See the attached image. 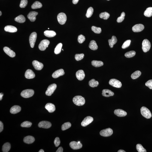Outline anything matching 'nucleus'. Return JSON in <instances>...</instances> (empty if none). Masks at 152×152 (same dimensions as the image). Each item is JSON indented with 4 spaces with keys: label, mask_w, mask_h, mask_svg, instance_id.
<instances>
[{
    "label": "nucleus",
    "mask_w": 152,
    "mask_h": 152,
    "mask_svg": "<svg viewBox=\"0 0 152 152\" xmlns=\"http://www.w3.org/2000/svg\"><path fill=\"white\" fill-rule=\"evenodd\" d=\"M73 101L74 103L78 106H81L84 105L85 103V98L81 96H76L73 98Z\"/></svg>",
    "instance_id": "nucleus-1"
},
{
    "label": "nucleus",
    "mask_w": 152,
    "mask_h": 152,
    "mask_svg": "<svg viewBox=\"0 0 152 152\" xmlns=\"http://www.w3.org/2000/svg\"><path fill=\"white\" fill-rule=\"evenodd\" d=\"M141 112L143 116L147 119H150L152 116L151 112L146 107H141Z\"/></svg>",
    "instance_id": "nucleus-2"
},
{
    "label": "nucleus",
    "mask_w": 152,
    "mask_h": 152,
    "mask_svg": "<svg viewBox=\"0 0 152 152\" xmlns=\"http://www.w3.org/2000/svg\"><path fill=\"white\" fill-rule=\"evenodd\" d=\"M34 94V91L32 89H26L22 92L21 95L24 98H28L32 97Z\"/></svg>",
    "instance_id": "nucleus-3"
},
{
    "label": "nucleus",
    "mask_w": 152,
    "mask_h": 152,
    "mask_svg": "<svg viewBox=\"0 0 152 152\" xmlns=\"http://www.w3.org/2000/svg\"><path fill=\"white\" fill-rule=\"evenodd\" d=\"M151 45L149 41L147 39L143 40L142 44V50L144 53L149 51L151 47Z\"/></svg>",
    "instance_id": "nucleus-4"
},
{
    "label": "nucleus",
    "mask_w": 152,
    "mask_h": 152,
    "mask_svg": "<svg viewBox=\"0 0 152 152\" xmlns=\"http://www.w3.org/2000/svg\"><path fill=\"white\" fill-rule=\"evenodd\" d=\"M57 19L58 22L61 25L65 24L67 19L66 15L65 13H59L57 16Z\"/></svg>",
    "instance_id": "nucleus-5"
},
{
    "label": "nucleus",
    "mask_w": 152,
    "mask_h": 152,
    "mask_svg": "<svg viewBox=\"0 0 152 152\" xmlns=\"http://www.w3.org/2000/svg\"><path fill=\"white\" fill-rule=\"evenodd\" d=\"M50 41L47 40H44L42 41L39 45V48L40 50L44 51L48 47Z\"/></svg>",
    "instance_id": "nucleus-6"
},
{
    "label": "nucleus",
    "mask_w": 152,
    "mask_h": 152,
    "mask_svg": "<svg viewBox=\"0 0 152 152\" xmlns=\"http://www.w3.org/2000/svg\"><path fill=\"white\" fill-rule=\"evenodd\" d=\"M56 85L55 83L50 85L47 88V90L46 92V95L49 96H51L56 90Z\"/></svg>",
    "instance_id": "nucleus-7"
},
{
    "label": "nucleus",
    "mask_w": 152,
    "mask_h": 152,
    "mask_svg": "<svg viewBox=\"0 0 152 152\" xmlns=\"http://www.w3.org/2000/svg\"><path fill=\"white\" fill-rule=\"evenodd\" d=\"M113 133L112 129L110 128L101 130L100 132V134L101 136L105 137L111 136L112 134Z\"/></svg>",
    "instance_id": "nucleus-8"
},
{
    "label": "nucleus",
    "mask_w": 152,
    "mask_h": 152,
    "mask_svg": "<svg viewBox=\"0 0 152 152\" xmlns=\"http://www.w3.org/2000/svg\"><path fill=\"white\" fill-rule=\"evenodd\" d=\"M37 35L36 32H34L32 33L30 36L29 41L31 48H33L35 46L36 40Z\"/></svg>",
    "instance_id": "nucleus-9"
},
{
    "label": "nucleus",
    "mask_w": 152,
    "mask_h": 152,
    "mask_svg": "<svg viewBox=\"0 0 152 152\" xmlns=\"http://www.w3.org/2000/svg\"><path fill=\"white\" fill-rule=\"evenodd\" d=\"M109 83L110 85L117 88H120L122 85L121 82L116 79H111L110 80Z\"/></svg>",
    "instance_id": "nucleus-10"
},
{
    "label": "nucleus",
    "mask_w": 152,
    "mask_h": 152,
    "mask_svg": "<svg viewBox=\"0 0 152 152\" xmlns=\"http://www.w3.org/2000/svg\"><path fill=\"white\" fill-rule=\"evenodd\" d=\"M70 146L72 148L73 150H77L81 148L82 147V145L81 143L73 141L70 143Z\"/></svg>",
    "instance_id": "nucleus-11"
},
{
    "label": "nucleus",
    "mask_w": 152,
    "mask_h": 152,
    "mask_svg": "<svg viewBox=\"0 0 152 152\" xmlns=\"http://www.w3.org/2000/svg\"><path fill=\"white\" fill-rule=\"evenodd\" d=\"M93 118L91 117L90 116L86 117L84 118V120L81 122V125L83 127L86 126L91 123L93 121Z\"/></svg>",
    "instance_id": "nucleus-12"
},
{
    "label": "nucleus",
    "mask_w": 152,
    "mask_h": 152,
    "mask_svg": "<svg viewBox=\"0 0 152 152\" xmlns=\"http://www.w3.org/2000/svg\"><path fill=\"white\" fill-rule=\"evenodd\" d=\"M51 125V124L50 122L46 121H41L40 122L38 125L39 127L45 129H49Z\"/></svg>",
    "instance_id": "nucleus-13"
},
{
    "label": "nucleus",
    "mask_w": 152,
    "mask_h": 152,
    "mask_svg": "<svg viewBox=\"0 0 152 152\" xmlns=\"http://www.w3.org/2000/svg\"><path fill=\"white\" fill-rule=\"evenodd\" d=\"M32 64L34 68L37 70H41L44 67V65L42 63L36 60L33 61Z\"/></svg>",
    "instance_id": "nucleus-14"
},
{
    "label": "nucleus",
    "mask_w": 152,
    "mask_h": 152,
    "mask_svg": "<svg viewBox=\"0 0 152 152\" xmlns=\"http://www.w3.org/2000/svg\"><path fill=\"white\" fill-rule=\"evenodd\" d=\"M144 28L143 25L139 24L134 25L132 28V30L134 32H139L142 31Z\"/></svg>",
    "instance_id": "nucleus-15"
},
{
    "label": "nucleus",
    "mask_w": 152,
    "mask_h": 152,
    "mask_svg": "<svg viewBox=\"0 0 152 152\" xmlns=\"http://www.w3.org/2000/svg\"><path fill=\"white\" fill-rule=\"evenodd\" d=\"M65 73L64 70L62 69H61L55 71L52 74V76L53 78H56L60 76L63 75Z\"/></svg>",
    "instance_id": "nucleus-16"
},
{
    "label": "nucleus",
    "mask_w": 152,
    "mask_h": 152,
    "mask_svg": "<svg viewBox=\"0 0 152 152\" xmlns=\"http://www.w3.org/2000/svg\"><path fill=\"white\" fill-rule=\"evenodd\" d=\"M38 14V13L36 12H31L28 15V18L31 22H35L36 19V16Z\"/></svg>",
    "instance_id": "nucleus-17"
},
{
    "label": "nucleus",
    "mask_w": 152,
    "mask_h": 152,
    "mask_svg": "<svg viewBox=\"0 0 152 152\" xmlns=\"http://www.w3.org/2000/svg\"><path fill=\"white\" fill-rule=\"evenodd\" d=\"M25 78L28 79L34 78L35 76V74L33 71L31 69L27 70L25 74Z\"/></svg>",
    "instance_id": "nucleus-18"
},
{
    "label": "nucleus",
    "mask_w": 152,
    "mask_h": 152,
    "mask_svg": "<svg viewBox=\"0 0 152 152\" xmlns=\"http://www.w3.org/2000/svg\"><path fill=\"white\" fill-rule=\"evenodd\" d=\"M3 50L6 54L8 55L10 57L13 58L15 57L16 56L15 53L13 51L10 49L9 47H4Z\"/></svg>",
    "instance_id": "nucleus-19"
},
{
    "label": "nucleus",
    "mask_w": 152,
    "mask_h": 152,
    "mask_svg": "<svg viewBox=\"0 0 152 152\" xmlns=\"http://www.w3.org/2000/svg\"><path fill=\"white\" fill-rule=\"evenodd\" d=\"M76 76L77 79L80 81H81L84 79L85 74L84 71L83 70H80L77 72L76 73Z\"/></svg>",
    "instance_id": "nucleus-20"
},
{
    "label": "nucleus",
    "mask_w": 152,
    "mask_h": 152,
    "mask_svg": "<svg viewBox=\"0 0 152 152\" xmlns=\"http://www.w3.org/2000/svg\"><path fill=\"white\" fill-rule=\"evenodd\" d=\"M114 114L117 116L119 117H123L126 116L127 113L125 111L122 109H118L115 110Z\"/></svg>",
    "instance_id": "nucleus-21"
},
{
    "label": "nucleus",
    "mask_w": 152,
    "mask_h": 152,
    "mask_svg": "<svg viewBox=\"0 0 152 152\" xmlns=\"http://www.w3.org/2000/svg\"><path fill=\"white\" fill-rule=\"evenodd\" d=\"M45 108L50 113L54 112L56 110L55 107L53 104L47 103L45 106Z\"/></svg>",
    "instance_id": "nucleus-22"
},
{
    "label": "nucleus",
    "mask_w": 152,
    "mask_h": 152,
    "mask_svg": "<svg viewBox=\"0 0 152 152\" xmlns=\"http://www.w3.org/2000/svg\"><path fill=\"white\" fill-rule=\"evenodd\" d=\"M21 110V107L18 105H14L12 107L10 110V113L13 114H15L18 113Z\"/></svg>",
    "instance_id": "nucleus-23"
},
{
    "label": "nucleus",
    "mask_w": 152,
    "mask_h": 152,
    "mask_svg": "<svg viewBox=\"0 0 152 152\" xmlns=\"http://www.w3.org/2000/svg\"><path fill=\"white\" fill-rule=\"evenodd\" d=\"M4 30L6 32L13 33L17 32V29L14 26L11 25H7L4 28Z\"/></svg>",
    "instance_id": "nucleus-24"
},
{
    "label": "nucleus",
    "mask_w": 152,
    "mask_h": 152,
    "mask_svg": "<svg viewBox=\"0 0 152 152\" xmlns=\"http://www.w3.org/2000/svg\"><path fill=\"white\" fill-rule=\"evenodd\" d=\"M102 95L104 97H108L114 96V93L109 89H104L102 90Z\"/></svg>",
    "instance_id": "nucleus-25"
},
{
    "label": "nucleus",
    "mask_w": 152,
    "mask_h": 152,
    "mask_svg": "<svg viewBox=\"0 0 152 152\" xmlns=\"http://www.w3.org/2000/svg\"><path fill=\"white\" fill-rule=\"evenodd\" d=\"M34 137L31 136H27L24 138L23 141L25 143L27 144H31L33 143L35 141Z\"/></svg>",
    "instance_id": "nucleus-26"
},
{
    "label": "nucleus",
    "mask_w": 152,
    "mask_h": 152,
    "mask_svg": "<svg viewBox=\"0 0 152 152\" xmlns=\"http://www.w3.org/2000/svg\"><path fill=\"white\" fill-rule=\"evenodd\" d=\"M44 34L46 36L49 38L54 37L56 35V32L52 31H45L44 32Z\"/></svg>",
    "instance_id": "nucleus-27"
},
{
    "label": "nucleus",
    "mask_w": 152,
    "mask_h": 152,
    "mask_svg": "<svg viewBox=\"0 0 152 152\" xmlns=\"http://www.w3.org/2000/svg\"><path fill=\"white\" fill-rule=\"evenodd\" d=\"M108 41L110 47L112 48L114 45L117 42V39L116 37L115 36H113L111 39L109 40Z\"/></svg>",
    "instance_id": "nucleus-28"
},
{
    "label": "nucleus",
    "mask_w": 152,
    "mask_h": 152,
    "mask_svg": "<svg viewBox=\"0 0 152 152\" xmlns=\"http://www.w3.org/2000/svg\"><path fill=\"white\" fill-rule=\"evenodd\" d=\"M89 47L91 50H97L98 48L96 41L93 40L90 41Z\"/></svg>",
    "instance_id": "nucleus-29"
},
{
    "label": "nucleus",
    "mask_w": 152,
    "mask_h": 152,
    "mask_svg": "<svg viewBox=\"0 0 152 152\" xmlns=\"http://www.w3.org/2000/svg\"><path fill=\"white\" fill-rule=\"evenodd\" d=\"M15 20L16 22H18L19 23H22L24 22L26 20L24 16L22 15H20L15 18Z\"/></svg>",
    "instance_id": "nucleus-30"
},
{
    "label": "nucleus",
    "mask_w": 152,
    "mask_h": 152,
    "mask_svg": "<svg viewBox=\"0 0 152 152\" xmlns=\"http://www.w3.org/2000/svg\"><path fill=\"white\" fill-rule=\"evenodd\" d=\"M91 63L92 66L96 67L102 66L104 64L103 62L102 61L97 60L92 61Z\"/></svg>",
    "instance_id": "nucleus-31"
},
{
    "label": "nucleus",
    "mask_w": 152,
    "mask_h": 152,
    "mask_svg": "<svg viewBox=\"0 0 152 152\" xmlns=\"http://www.w3.org/2000/svg\"><path fill=\"white\" fill-rule=\"evenodd\" d=\"M144 15L147 17H151L152 16V7H149L147 8L144 12Z\"/></svg>",
    "instance_id": "nucleus-32"
},
{
    "label": "nucleus",
    "mask_w": 152,
    "mask_h": 152,
    "mask_svg": "<svg viewBox=\"0 0 152 152\" xmlns=\"http://www.w3.org/2000/svg\"><path fill=\"white\" fill-rule=\"evenodd\" d=\"M10 148V144L9 143H5L3 146L2 151L4 152H8L9 151Z\"/></svg>",
    "instance_id": "nucleus-33"
},
{
    "label": "nucleus",
    "mask_w": 152,
    "mask_h": 152,
    "mask_svg": "<svg viewBox=\"0 0 152 152\" xmlns=\"http://www.w3.org/2000/svg\"><path fill=\"white\" fill-rule=\"evenodd\" d=\"M42 7V4L38 1H36L31 6V8L33 9L40 8Z\"/></svg>",
    "instance_id": "nucleus-34"
},
{
    "label": "nucleus",
    "mask_w": 152,
    "mask_h": 152,
    "mask_svg": "<svg viewBox=\"0 0 152 152\" xmlns=\"http://www.w3.org/2000/svg\"><path fill=\"white\" fill-rule=\"evenodd\" d=\"M62 43H60L58 44L55 49L54 53L56 54H58L61 53L62 47Z\"/></svg>",
    "instance_id": "nucleus-35"
},
{
    "label": "nucleus",
    "mask_w": 152,
    "mask_h": 152,
    "mask_svg": "<svg viewBox=\"0 0 152 152\" xmlns=\"http://www.w3.org/2000/svg\"><path fill=\"white\" fill-rule=\"evenodd\" d=\"M99 83L97 81H96L94 79H93L89 82V85L91 87H94L97 86Z\"/></svg>",
    "instance_id": "nucleus-36"
},
{
    "label": "nucleus",
    "mask_w": 152,
    "mask_h": 152,
    "mask_svg": "<svg viewBox=\"0 0 152 152\" xmlns=\"http://www.w3.org/2000/svg\"><path fill=\"white\" fill-rule=\"evenodd\" d=\"M141 73L140 71H137L135 72L131 75V77L133 79H135L138 78L141 75Z\"/></svg>",
    "instance_id": "nucleus-37"
},
{
    "label": "nucleus",
    "mask_w": 152,
    "mask_h": 152,
    "mask_svg": "<svg viewBox=\"0 0 152 152\" xmlns=\"http://www.w3.org/2000/svg\"><path fill=\"white\" fill-rule=\"evenodd\" d=\"M110 14L107 12H104L101 13L99 14V17L101 18H102L105 20L108 19L110 17Z\"/></svg>",
    "instance_id": "nucleus-38"
},
{
    "label": "nucleus",
    "mask_w": 152,
    "mask_h": 152,
    "mask_svg": "<svg viewBox=\"0 0 152 152\" xmlns=\"http://www.w3.org/2000/svg\"><path fill=\"white\" fill-rule=\"evenodd\" d=\"M136 53L134 51H131L127 52L125 54V56L127 58H131L135 56Z\"/></svg>",
    "instance_id": "nucleus-39"
},
{
    "label": "nucleus",
    "mask_w": 152,
    "mask_h": 152,
    "mask_svg": "<svg viewBox=\"0 0 152 152\" xmlns=\"http://www.w3.org/2000/svg\"><path fill=\"white\" fill-rule=\"evenodd\" d=\"M71 124L70 122H68L65 123L62 125V129L63 131H64L69 129L71 127Z\"/></svg>",
    "instance_id": "nucleus-40"
},
{
    "label": "nucleus",
    "mask_w": 152,
    "mask_h": 152,
    "mask_svg": "<svg viewBox=\"0 0 152 152\" xmlns=\"http://www.w3.org/2000/svg\"><path fill=\"white\" fill-rule=\"evenodd\" d=\"M94 12V9L92 7H91L88 9L86 16L87 18H90L93 14Z\"/></svg>",
    "instance_id": "nucleus-41"
},
{
    "label": "nucleus",
    "mask_w": 152,
    "mask_h": 152,
    "mask_svg": "<svg viewBox=\"0 0 152 152\" xmlns=\"http://www.w3.org/2000/svg\"><path fill=\"white\" fill-rule=\"evenodd\" d=\"M136 149L139 152H146V150L141 144H138L136 145Z\"/></svg>",
    "instance_id": "nucleus-42"
},
{
    "label": "nucleus",
    "mask_w": 152,
    "mask_h": 152,
    "mask_svg": "<svg viewBox=\"0 0 152 152\" xmlns=\"http://www.w3.org/2000/svg\"><path fill=\"white\" fill-rule=\"evenodd\" d=\"M32 125V123L28 121H25L21 124V126L23 127L29 128L31 127Z\"/></svg>",
    "instance_id": "nucleus-43"
},
{
    "label": "nucleus",
    "mask_w": 152,
    "mask_h": 152,
    "mask_svg": "<svg viewBox=\"0 0 152 152\" xmlns=\"http://www.w3.org/2000/svg\"><path fill=\"white\" fill-rule=\"evenodd\" d=\"M91 29L95 33L100 34L101 32V29L100 27H98L95 26H92V27Z\"/></svg>",
    "instance_id": "nucleus-44"
},
{
    "label": "nucleus",
    "mask_w": 152,
    "mask_h": 152,
    "mask_svg": "<svg viewBox=\"0 0 152 152\" xmlns=\"http://www.w3.org/2000/svg\"><path fill=\"white\" fill-rule=\"evenodd\" d=\"M125 13L124 12H123L121 13V16L118 18L117 19V21L118 23H121L123 22L125 19Z\"/></svg>",
    "instance_id": "nucleus-45"
},
{
    "label": "nucleus",
    "mask_w": 152,
    "mask_h": 152,
    "mask_svg": "<svg viewBox=\"0 0 152 152\" xmlns=\"http://www.w3.org/2000/svg\"><path fill=\"white\" fill-rule=\"evenodd\" d=\"M84 56V54H76L75 55V59L77 61H79L83 59Z\"/></svg>",
    "instance_id": "nucleus-46"
},
{
    "label": "nucleus",
    "mask_w": 152,
    "mask_h": 152,
    "mask_svg": "<svg viewBox=\"0 0 152 152\" xmlns=\"http://www.w3.org/2000/svg\"><path fill=\"white\" fill-rule=\"evenodd\" d=\"M131 42L130 40H128L125 41L122 46V48L125 49L129 47L130 45Z\"/></svg>",
    "instance_id": "nucleus-47"
},
{
    "label": "nucleus",
    "mask_w": 152,
    "mask_h": 152,
    "mask_svg": "<svg viewBox=\"0 0 152 152\" xmlns=\"http://www.w3.org/2000/svg\"><path fill=\"white\" fill-rule=\"evenodd\" d=\"M27 0H21L20 5V8H25L27 5Z\"/></svg>",
    "instance_id": "nucleus-48"
},
{
    "label": "nucleus",
    "mask_w": 152,
    "mask_h": 152,
    "mask_svg": "<svg viewBox=\"0 0 152 152\" xmlns=\"http://www.w3.org/2000/svg\"><path fill=\"white\" fill-rule=\"evenodd\" d=\"M85 37L83 35H80L78 37V41L80 44H82L85 40Z\"/></svg>",
    "instance_id": "nucleus-49"
},
{
    "label": "nucleus",
    "mask_w": 152,
    "mask_h": 152,
    "mask_svg": "<svg viewBox=\"0 0 152 152\" xmlns=\"http://www.w3.org/2000/svg\"><path fill=\"white\" fill-rule=\"evenodd\" d=\"M54 143L56 147H58L60 143V141L59 138H58V137H56V138L55 139Z\"/></svg>",
    "instance_id": "nucleus-50"
},
{
    "label": "nucleus",
    "mask_w": 152,
    "mask_h": 152,
    "mask_svg": "<svg viewBox=\"0 0 152 152\" xmlns=\"http://www.w3.org/2000/svg\"><path fill=\"white\" fill-rule=\"evenodd\" d=\"M145 85L150 89H152V80H149L146 82Z\"/></svg>",
    "instance_id": "nucleus-51"
},
{
    "label": "nucleus",
    "mask_w": 152,
    "mask_h": 152,
    "mask_svg": "<svg viewBox=\"0 0 152 152\" xmlns=\"http://www.w3.org/2000/svg\"><path fill=\"white\" fill-rule=\"evenodd\" d=\"M4 125L3 123L1 121H0V132H1L3 130Z\"/></svg>",
    "instance_id": "nucleus-52"
},
{
    "label": "nucleus",
    "mask_w": 152,
    "mask_h": 152,
    "mask_svg": "<svg viewBox=\"0 0 152 152\" xmlns=\"http://www.w3.org/2000/svg\"><path fill=\"white\" fill-rule=\"evenodd\" d=\"M63 149L62 147H59L58 148V150H57L56 152H63Z\"/></svg>",
    "instance_id": "nucleus-53"
},
{
    "label": "nucleus",
    "mask_w": 152,
    "mask_h": 152,
    "mask_svg": "<svg viewBox=\"0 0 152 152\" xmlns=\"http://www.w3.org/2000/svg\"><path fill=\"white\" fill-rule=\"evenodd\" d=\"M79 1V0H72L73 3L74 4H77Z\"/></svg>",
    "instance_id": "nucleus-54"
},
{
    "label": "nucleus",
    "mask_w": 152,
    "mask_h": 152,
    "mask_svg": "<svg viewBox=\"0 0 152 152\" xmlns=\"http://www.w3.org/2000/svg\"><path fill=\"white\" fill-rule=\"evenodd\" d=\"M4 96L3 94L2 93H0V100L1 101L2 99L3 96Z\"/></svg>",
    "instance_id": "nucleus-55"
},
{
    "label": "nucleus",
    "mask_w": 152,
    "mask_h": 152,
    "mask_svg": "<svg viewBox=\"0 0 152 152\" xmlns=\"http://www.w3.org/2000/svg\"><path fill=\"white\" fill-rule=\"evenodd\" d=\"M126 152L124 150H118V152Z\"/></svg>",
    "instance_id": "nucleus-56"
},
{
    "label": "nucleus",
    "mask_w": 152,
    "mask_h": 152,
    "mask_svg": "<svg viewBox=\"0 0 152 152\" xmlns=\"http://www.w3.org/2000/svg\"><path fill=\"white\" fill-rule=\"evenodd\" d=\"M39 152H44V150H43V149H41L40 150V151H39Z\"/></svg>",
    "instance_id": "nucleus-57"
},
{
    "label": "nucleus",
    "mask_w": 152,
    "mask_h": 152,
    "mask_svg": "<svg viewBox=\"0 0 152 152\" xmlns=\"http://www.w3.org/2000/svg\"><path fill=\"white\" fill-rule=\"evenodd\" d=\"M0 16H1V14H2V13H1V11H0Z\"/></svg>",
    "instance_id": "nucleus-58"
},
{
    "label": "nucleus",
    "mask_w": 152,
    "mask_h": 152,
    "mask_svg": "<svg viewBox=\"0 0 152 152\" xmlns=\"http://www.w3.org/2000/svg\"><path fill=\"white\" fill-rule=\"evenodd\" d=\"M107 0L109 1V0Z\"/></svg>",
    "instance_id": "nucleus-59"
}]
</instances>
